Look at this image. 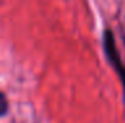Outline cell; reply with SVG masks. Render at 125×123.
I'll list each match as a JSON object with an SVG mask.
<instances>
[{"mask_svg": "<svg viewBox=\"0 0 125 123\" xmlns=\"http://www.w3.org/2000/svg\"><path fill=\"white\" fill-rule=\"evenodd\" d=\"M8 113V101L7 97H5L3 93H0V116L5 115Z\"/></svg>", "mask_w": 125, "mask_h": 123, "instance_id": "cell-1", "label": "cell"}, {"mask_svg": "<svg viewBox=\"0 0 125 123\" xmlns=\"http://www.w3.org/2000/svg\"><path fill=\"white\" fill-rule=\"evenodd\" d=\"M120 80H121V82H123V86H124V93H125V65H124V72H123V74L120 75Z\"/></svg>", "mask_w": 125, "mask_h": 123, "instance_id": "cell-2", "label": "cell"}]
</instances>
